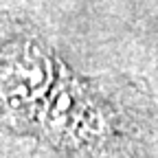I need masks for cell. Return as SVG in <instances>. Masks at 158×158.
Returning a JSON list of instances; mask_svg holds the SVG:
<instances>
[{"label":"cell","mask_w":158,"mask_h":158,"mask_svg":"<svg viewBox=\"0 0 158 158\" xmlns=\"http://www.w3.org/2000/svg\"><path fill=\"white\" fill-rule=\"evenodd\" d=\"M57 97L40 141L44 158H118L136 147L143 116L132 94L66 77Z\"/></svg>","instance_id":"cell-1"}]
</instances>
